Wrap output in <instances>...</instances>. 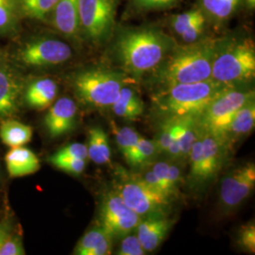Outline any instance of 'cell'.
<instances>
[{"label": "cell", "mask_w": 255, "mask_h": 255, "mask_svg": "<svg viewBox=\"0 0 255 255\" xmlns=\"http://www.w3.org/2000/svg\"><path fill=\"white\" fill-rule=\"evenodd\" d=\"M176 46L164 31L155 27H130L119 31L114 53L123 72L139 79L155 68Z\"/></svg>", "instance_id": "cell-1"}, {"label": "cell", "mask_w": 255, "mask_h": 255, "mask_svg": "<svg viewBox=\"0 0 255 255\" xmlns=\"http://www.w3.org/2000/svg\"><path fill=\"white\" fill-rule=\"evenodd\" d=\"M218 39L205 37L191 44L175 46L152 71L158 90L177 84L211 80L212 64Z\"/></svg>", "instance_id": "cell-2"}, {"label": "cell", "mask_w": 255, "mask_h": 255, "mask_svg": "<svg viewBox=\"0 0 255 255\" xmlns=\"http://www.w3.org/2000/svg\"><path fill=\"white\" fill-rule=\"evenodd\" d=\"M231 87L214 80L177 84L155 93L152 111L162 120L185 116H199L220 94Z\"/></svg>", "instance_id": "cell-3"}, {"label": "cell", "mask_w": 255, "mask_h": 255, "mask_svg": "<svg viewBox=\"0 0 255 255\" xmlns=\"http://www.w3.org/2000/svg\"><path fill=\"white\" fill-rule=\"evenodd\" d=\"M255 76L254 41L245 37L218 39L211 79L230 86H240L254 80Z\"/></svg>", "instance_id": "cell-4"}, {"label": "cell", "mask_w": 255, "mask_h": 255, "mask_svg": "<svg viewBox=\"0 0 255 255\" xmlns=\"http://www.w3.org/2000/svg\"><path fill=\"white\" fill-rule=\"evenodd\" d=\"M74 91L84 105L94 109L110 108L125 85V74L105 67L84 69L74 76Z\"/></svg>", "instance_id": "cell-5"}, {"label": "cell", "mask_w": 255, "mask_h": 255, "mask_svg": "<svg viewBox=\"0 0 255 255\" xmlns=\"http://www.w3.org/2000/svg\"><path fill=\"white\" fill-rule=\"evenodd\" d=\"M116 182L115 190L121 199L141 218L167 217L171 206V199L155 191L136 175L121 173Z\"/></svg>", "instance_id": "cell-6"}, {"label": "cell", "mask_w": 255, "mask_h": 255, "mask_svg": "<svg viewBox=\"0 0 255 255\" xmlns=\"http://www.w3.org/2000/svg\"><path fill=\"white\" fill-rule=\"evenodd\" d=\"M255 97V91L243 85L231 87L223 92L196 117L199 133L222 136L237 111Z\"/></svg>", "instance_id": "cell-7"}, {"label": "cell", "mask_w": 255, "mask_h": 255, "mask_svg": "<svg viewBox=\"0 0 255 255\" xmlns=\"http://www.w3.org/2000/svg\"><path fill=\"white\" fill-rule=\"evenodd\" d=\"M118 6L119 0H80V32L92 43L105 42L115 27Z\"/></svg>", "instance_id": "cell-8"}, {"label": "cell", "mask_w": 255, "mask_h": 255, "mask_svg": "<svg viewBox=\"0 0 255 255\" xmlns=\"http://www.w3.org/2000/svg\"><path fill=\"white\" fill-rule=\"evenodd\" d=\"M141 219L136 213L128 207L115 189L108 190L102 196L98 225L104 229L114 240L135 231Z\"/></svg>", "instance_id": "cell-9"}, {"label": "cell", "mask_w": 255, "mask_h": 255, "mask_svg": "<svg viewBox=\"0 0 255 255\" xmlns=\"http://www.w3.org/2000/svg\"><path fill=\"white\" fill-rule=\"evenodd\" d=\"M255 165L248 163L233 169L226 175L219 189V206L225 213L237 210L254 191Z\"/></svg>", "instance_id": "cell-10"}, {"label": "cell", "mask_w": 255, "mask_h": 255, "mask_svg": "<svg viewBox=\"0 0 255 255\" xmlns=\"http://www.w3.org/2000/svg\"><path fill=\"white\" fill-rule=\"evenodd\" d=\"M72 57L71 47L51 38L34 39L21 48L20 60L30 66H50L64 64Z\"/></svg>", "instance_id": "cell-11"}, {"label": "cell", "mask_w": 255, "mask_h": 255, "mask_svg": "<svg viewBox=\"0 0 255 255\" xmlns=\"http://www.w3.org/2000/svg\"><path fill=\"white\" fill-rule=\"evenodd\" d=\"M78 115V107L75 101L63 97L53 102L44 119V124L48 134L52 138L64 135L73 130Z\"/></svg>", "instance_id": "cell-12"}, {"label": "cell", "mask_w": 255, "mask_h": 255, "mask_svg": "<svg viewBox=\"0 0 255 255\" xmlns=\"http://www.w3.org/2000/svg\"><path fill=\"white\" fill-rule=\"evenodd\" d=\"M202 142V163L204 184L213 180L224 164L229 147L222 137L211 133H200Z\"/></svg>", "instance_id": "cell-13"}, {"label": "cell", "mask_w": 255, "mask_h": 255, "mask_svg": "<svg viewBox=\"0 0 255 255\" xmlns=\"http://www.w3.org/2000/svg\"><path fill=\"white\" fill-rule=\"evenodd\" d=\"M21 94L22 83L15 71L7 64H0V119L17 112Z\"/></svg>", "instance_id": "cell-14"}, {"label": "cell", "mask_w": 255, "mask_h": 255, "mask_svg": "<svg viewBox=\"0 0 255 255\" xmlns=\"http://www.w3.org/2000/svg\"><path fill=\"white\" fill-rule=\"evenodd\" d=\"M174 220L167 217H153L142 219L136 229V236L146 253L157 250L164 242Z\"/></svg>", "instance_id": "cell-15"}, {"label": "cell", "mask_w": 255, "mask_h": 255, "mask_svg": "<svg viewBox=\"0 0 255 255\" xmlns=\"http://www.w3.org/2000/svg\"><path fill=\"white\" fill-rule=\"evenodd\" d=\"M255 126V100L254 99L237 111L221 137L231 148L239 140L251 134Z\"/></svg>", "instance_id": "cell-16"}, {"label": "cell", "mask_w": 255, "mask_h": 255, "mask_svg": "<svg viewBox=\"0 0 255 255\" xmlns=\"http://www.w3.org/2000/svg\"><path fill=\"white\" fill-rule=\"evenodd\" d=\"M5 163L9 177L20 178L36 173L40 160L36 154L24 146L10 147L5 155Z\"/></svg>", "instance_id": "cell-17"}, {"label": "cell", "mask_w": 255, "mask_h": 255, "mask_svg": "<svg viewBox=\"0 0 255 255\" xmlns=\"http://www.w3.org/2000/svg\"><path fill=\"white\" fill-rule=\"evenodd\" d=\"M114 239L109 234L97 224L87 231L79 240L74 254L78 255H108L113 252Z\"/></svg>", "instance_id": "cell-18"}, {"label": "cell", "mask_w": 255, "mask_h": 255, "mask_svg": "<svg viewBox=\"0 0 255 255\" xmlns=\"http://www.w3.org/2000/svg\"><path fill=\"white\" fill-rule=\"evenodd\" d=\"M58 85L53 80L45 78L30 82L25 91V101L31 109L42 110L50 107L57 97Z\"/></svg>", "instance_id": "cell-19"}, {"label": "cell", "mask_w": 255, "mask_h": 255, "mask_svg": "<svg viewBox=\"0 0 255 255\" xmlns=\"http://www.w3.org/2000/svg\"><path fill=\"white\" fill-rule=\"evenodd\" d=\"M79 2L80 0H59L52 11L55 27L66 36H77L80 32Z\"/></svg>", "instance_id": "cell-20"}, {"label": "cell", "mask_w": 255, "mask_h": 255, "mask_svg": "<svg viewBox=\"0 0 255 255\" xmlns=\"http://www.w3.org/2000/svg\"><path fill=\"white\" fill-rule=\"evenodd\" d=\"M110 109L117 117L133 121L143 116L145 105L136 92L124 85L119 92L117 101L114 102Z\"/></svg>", "instance_id": "cell-21"}, {"label": "cell", "mask_w": 255, "mask_h": 255, "mask_svg": "<svg viewBox=\"0 0 255 255\" xmlns=\"http://www.w3.org/2000/svg\"><path fill=\"white\" fill-rule=\"evenodd\" d=\"M87 155L95 164H108L111 161V146L106 131L100 127L95 126L88 130Z\"/></svg>", "instance_id": "cell-22"}, {"label": "cell", "mask_w": 255, "mask_h": 255, "mask_svg": "<svg viewBox=\"0 0 255 255\" xmlns=\"http://www.w3.org/2000/svg\"><path fill=\"white\" fill-rule=\"evenodd\" d=\"M32 128L15 119H5L0 123V139L9 147L25 146L32 138Z\"/></svg>", "instance_id": "cell-23"}, {"label": "cell", "mask_w": 255, "mask_h": 255, "mask_svg": "<svg viewBox=\"0 0 255 255\" xmlns=\"http://www.w3.org/2000/svg\"><path fill=\"white\" fill-rule=\"evenodd\" d=\"M242 0H199L200 9L206 18L222 23L234 15Z\"/></svg>", "instance_id": "cell-24"}, {"label": "cell", "mask_w": 255, "mask_h": 255, "mask_svg": "<svg viewBox=\"0 0 255 255\" xmlns=\"http://www.w3.org/2000/svg\"><path fill=\"white\" fill-rule=\"evenodd\" d=\"M197 116L178 117V128L176 138L182 148L183 160L188 158L192 145L199 135Z\"/></svg>", "instance_id": "cell-25"}, {"label": "cell", "mask_w": 255, "mask_h": 255, "mask_svg": "<svg viewBox=\"0 0 255 255\" xmlns=\"http://www.w3.org/2000/svg\"><path fill=\"white\" fill-rule=\"evenodd\" d=\"M190 161V171L188 174V184L190 189H199L205 185L203 180V163H202V142L199 133L192 145L188 155Z\"/></svg>", "instance_id": "cell-26"}, {"label": "cell", "mask_w": 255, "mask_h": 255, "mask_svg": "<svg viewBox=\"0 0 255 255\" xmlns=\"http://www.w3.org/2000/svg\"><path fill=\"white\" fill-rule=\"evenodd\" d=\"M59 0H17L19 12L27 18L45 20Z\"/></svg>", "instance_id": "cell-27"}, {"label": "cell", "mask_w": 255, "mask_h": 255, "mask_svg": "<svg viewBox=\"0 0 255 255\" xmlns=\"http://www.w3.org/2000/svg\"><path fill=\"white\" fill-rule=\"evenodd\" d=\"M158 154L153 140L140 137L136 146L128 160V164L133 167H145L150 164L152 159Z\"/></svg>", "instance_id": "cell-28"}, {"label": "cell", "mask_w": 255, "mask_h": 255, "mask_svg": "<svg viewBox=\"0 0 255 255\" xmlns=\"http://www.w3.org/2000/svg\"><path fill=\"white\" fill-rule=\"evenodd\" d=\"M112 128L115 133L119 150L128 162L141 135L131 127H118L113 124Z\"/></svg>", "instance_id": "cell-29"}, {"label": "cell", "mask_w": 255, "mask_h": 255, "mask_svg": "<svg viewBox=\"0 0 255 255\" xmlns=\"http://www.w3.org/2000/svg\"><path fill=\"white\" fill-rule=\"evenodd\" d=\"M178 118H169L160 120V128L155 136L154 143L158 154H164L167 147L176 138Z\"/></svg>", "instance_id": "cell-30"}, {"label": "cell", "mask_w": 255, "mask_h": 255, "mask_svg": "<svg viewBox=\"0 0 255 255\" xmlns=\"http://www.w3.org/2000/svg\"><path fill=\"white\" fill-rule=\"evenodd\" d=\"M19 13L17 0H0V34L15 27Z\"/></svg>", "instance_id": "cell-31"}, {"label": "cell", "mask_w": 255, "mask_h": 255, "mask_svg": "<svg viewBox=\"0 0 255 255\" xmlns=\"http://www.w3.org/2000/svg\"><path fill=\"white\" fill-rule=\"evenodd\" d=\"M204 18H206V16L200 8L190 9L174 15L171 20V27L174 31L180 36L182 32L187 30L198 21Z\"/></svg>", "instance_id": "cell-32"}, {"label": "cell", "mask_w": 255, "mask_h": 255, "mask_svg": "<svg viewBox=\"0 0 255 255\" xmlns=\"http://www.w3.org/2000/svg\"><path fill=\"white\" fill-rule=\"evenodd\" d=\"M48 161L60 170H63L67 173L73 175H80L82 174L85 166H86V160L80 159V158H52L49 157Z\"/></svg>", "instance_id": "cell-33"}, {"label": "cell", "mask_w": 255, "mask_h": 255, "mask_svg": "<svg viewBox=\"0 0 255 255\" xmlns=\"http://www.w3.org/2000/svg\"><path fill=\"white\" fill-rule=\"evenodd\" d=\"M237 244L242 251L255 254V225L254 221L248 222L241 226L237 235Z\"/></svg>", "instance_id": "cell-34"}, {"label": "cell", "mask_w": 255, "mask_h": 255, "mask_svg": "<svg viewBox=\"0 0 255 255\" xmlns=\"http://www.w3.org/2000/svg\"><path fill=\"white\" fill-rule=\"evenodd\" d=\"M121 243L119 246L117 255H144L146 251L141 245L140 240L136 235L132 233L128 234L126 237L121 238Z\"/></svg>", "instance_id": "cell-35"}, {"label": "cell", "mask_w": 255, "mask_h": 255, "mask_svg": "<svg viewBox=\"0 0 255 255\" xmlns=\"http://www.w3.org/2000/svg\"><path fill=\"white\" fill-rule=\"evenodd\" d=\"M132 7L137 10H155L167 9L180 0H129Z\"/></svg>", "instance_id": "cell-36"}, {"label": "cell", "mask_w": 255, "mask_h": 255, "mask_svg": "<svg viewBox=\"0 0 255 255\" xmlns=\"http://www.w3.org/2000/svg\"><path fill=\"white\" fill-rule=\"evenodd\" d=\"M52 158H80L86 160L88 158L87 155V146L82 143H72L69 144L60 150H58L55 154L50 156Z\"/></svg>", "instance_id": "cell-37"}, {"label": "cell", "mask_w": 255, "mask_h": 255, "mask_svg": "<svg viewBox=\"0 0 255 255\" xmlns=\"http://www.w3.org/2000/svg\"><path fill=\"white\" fill-rule=\"evenodd\" d=\"M25 249L22 239L17 235L10 234L4 244L0 248V255H24Z\"/></svg>", "instance_id": "cell-38"}, {"label": "cell", "mask_w": 255, "mask_h": 255, "mask_svg": "<svg viewBox=\"0 0 255 255\" xmlns=\"http://www.w3.org/2000/svg\"><path fill=\"white\" fill-rule=\"evenodd\" d=\"M206 18L201 19L180 35L184 44H191L202 38L205 30Z\"/></svg>", "instance_id": "cell-39"}, {"label": "cell", "mask_w": 255, "mask_h": 255, "mask_svg": "<svg viewBox=\"0 0 255 255\" xmlns=\"http://www.w3.org/2000/svg\"><path fill=\"white\" fill-rule=\"evenodd\" d=\"M168 165H169V163H167V162H162V161L161 162H157V163L151 164V170L154 172L155 175L158 177V179L162 182V184H163L165 191L167 193V195L171 199H173L175 195H174L173 192H172L170 186H169L168 176H167Z\"/></svg>", "instance_id": "cell-40"}, {"label": "cell", "mask_w": 255, "mask_h": 255, "mask_svg": "<svg viewBox=\"0 0 255 255\" xmlns=\"http://www.w3.org/2000/svg\"><path fill=\"white\" fill-rule=\"evenodd\" d=\"M144 169V168H143ZM137 177L140 178L143 182L146 183L148 186H150L152 189H154L155 191L160 192L162 194L165 195L166 197L170 198L167 193L165 191L163 184L161 181L158 179V177L155 175L154 172L151 170V168H145L143 170V172L140 174H136ZM171 199V198H170ZM172 200V199H171Z\"/></svg>", "instance_id": "cell-41"}, {"label": "cell", "mask_w": 255, "mask_h": 255, "mask_svg": "<svg viewBox=\"0 0 255 255\" xmlns=\"http://www.w3.org/2000/svg\"><path fill=\"white\" fill-rule=\"evenodd\" d=\"M168 182L171 190L176 196V193L178 191L179 185L182 182V174H181V169L177 164H169L168 165Z\"/></svg>", "instance_id": "cell-42"}, {"label": "cell", "mask_w": 255, "mask_h": 255, "mask_svg": "<svg viewBox=\"0 0 255 255\" xmlns=\"http://www.w3.org/2000/svg\"><path fill=\"white\" fill-rule=\"evenodd\" d=\"M164 154H166L167 157H169L170 160H173V161L183 160L182 148H181V146H180L177 138H175L173 141L171 142V144L167 147Z\"/></svg>", "instance_id": "cell-43"}, {"label": "cell", "mask_w": 255, "mask_h": 255, "mask_svg": "<svg viewBox=\"0 0 255 255\" xmlns=\"http://www.w3.org/2000/svg\"><path fill=\"white\" fill-rule=\"evenodd\" d=\"M12 230L11 222L9 219H4L0 222V248L10 236Z\"/></svg>", "instance_id": "cell-44"}, {"label": "cell", "mask_w": 255, "mask_h": 255, "mask_svg": "<svg viewBox=\"0 0 255 255\" xmlns=\"http://www.w3.org/2000/svg\"><path fill=\"white\" fill-rule=\"evenodd\" d=\"M247 7L250 9H254L255 8V0H244Z\"/></svg>", "instance_id": "cell-45"}]
</instances>
